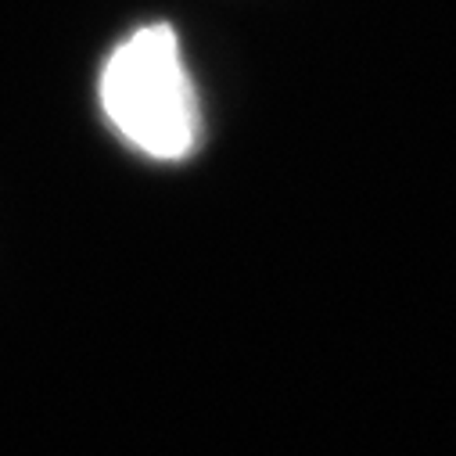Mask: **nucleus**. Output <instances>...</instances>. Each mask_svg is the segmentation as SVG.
Segmentation results:
<instances>
[{
  "instance_id": "obj_1",
  "label": "nucleus",
  "mask_w": 456,
  "mask_h": 456,
  "mask_svg": "<svg viewBox=\"0 0 456 456\" xmlns=\"http://www.w3.org/2000/svg\"><path fill=\"white\" fill-rule=\"evenodd\" d=\"M101 108L123 141L151 159L180 162L194 151L198 97L166 22L137 29L111 51L101 72Z\"/></svg>"
}]
</instances>
